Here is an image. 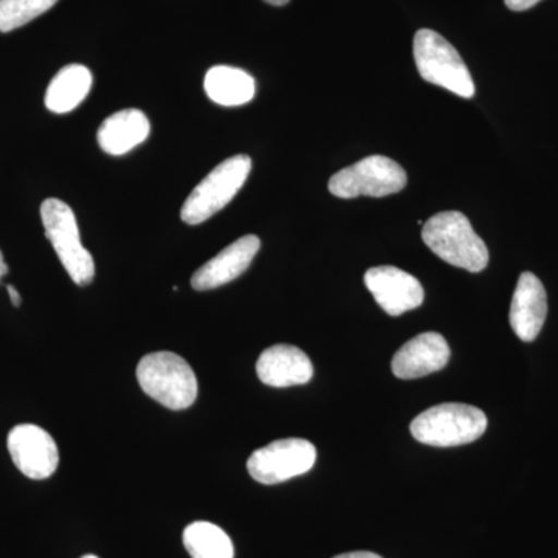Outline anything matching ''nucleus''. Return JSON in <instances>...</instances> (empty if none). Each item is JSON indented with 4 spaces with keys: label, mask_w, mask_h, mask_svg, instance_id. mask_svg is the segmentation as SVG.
<instances>
[{
    "label": "nucleus",
    "mask_w": 558,
    "mask_h": 558,
    "mask_svg": "<svg viewBox=\"0 0 558 558\" xmlns=\"http://www.w3.org/2000/svg\"><path fill=\"white\" fill-rule=\"evenodd\" d=\"M140 387L150 399L170 410H186L196 402V374L186 360L174 352H153L140 360Z\"/></svg>",
    "instance_id": "nucleus-2"
},
{
    "label": "nucleus",
    "mask_w": 558,
    "mask_h": 558,
    "mask_svg": "<svg viewBox=\"0 0 558 558\" xmlns=\"http://www.w3.org/2000/svg\"><path fill=\"white\" fill-rule=\"evenodd\" d=\"M538 2L539 0H505L506 7L512 11H526Z\"/></svg>",
    "instance_id": "nucleus-20"
},
{
    "label": "nucleus",
    "mask_w": 558,
    "mask_h": 558,
    "mask_svg": "<svg viewBox=\"0 0 558 558\" xmlns=\"http://www.w3.org/2000/svg\"><path fill=\"white\" fill-rule=\"evenodd\" d=\"M260 241L255 234H247L223 248L215 258L194 271L191 286L194 290L218 289L233 279L240 278L248 269L256 253L259 252Z\"/></svg>",
    "instance_id": "nucleus-12"
},
{
    "label": "nucleus",
    "mask_w": 558,
    "mask_h": 558,
    "mask_svg": "<svg viewBox=\"0 0 558 558\" xmlns=\"http://www.w3.org/2000/svg\"><path fill=\"white\" fill-rule=\"evenodd\" d=\"M422 240L436 256L459 269L478 274L487 267V245L462 213L442 211L429 218L422 229Z\"/></svg>",
    "instance_id": "nucleus-1"
},
{
    "label": "nucleus",
    "mask_w": 558,
    "mask_h": 558,
    "mask_svg": "<svg viewBox=\"0 0 558 558\" xmlns=\"http://www.w3.org/2000/svg\"><path fill=\"white\" fill-rule=\"evenodd\" d=\"M264 2L270 3L274 7H282L289 3V0H264Z\"/></svg>",
    "instance_id": "nucleus-24"
},
{
    "label": "nucleus",
    "mask_w": 558,
    "mask_h": 558,
    "mask_svg": "<svg viewBox=\"0 0 558 558\" xmlns=\"http://www.w3.org/2000/svg\"><path fill=\"white\" fill-rule=\"evenodd\" d=\"M413 54L418 75L435 86L461 98H473L475 83L461 54L439 33L418 31L413 40Z\"/></svg>",
    "instance_id": "nucleus-4"
},
{
    "label": "nucleus",
    "mask_w": 558,
    "mask_h": 558,
    "mask_svg": "<svg viewBox=\"0 0 558 558\" xmlns=\"http://www.w3.org/2000/svg\"><path fill=\"white\" fill-rule=\"evenodd\" d=\"M9 451L27 478L46 480L57 472L60 451L46 429L33 424L17 425L9 435Z\"/></svg>",
    "instance_id": "nucleus-9"
},
{
    "label": "nucleus",
    "mask_w": 558,
    "mask_h": 558,
    "mask_svg": "<svg viewBox=\"0 0 558 558\" xmlns=\"http://www.w3.org/2000/svg\"><path fill=\"white\" fill-rule=\"evenodd\" d=\"M333 558H381L374 553H366V550H359V553H348L341 554V556H337Z\"/></svg>",
    "instance_id": "nucleus-21"
},
{
    "label": "nucleus",
    "mask_w": 558,
    "mask_h": 558,
    "mask_svg": "<svg viewBox=\"0 0 558 558\" xmlns=\"http://www.w3.org/2000/svg\"><path fill=\"white\" fill-rule=\"evenodd\" d=\"M365 284L381 310L392 317L424 303L425 292L418 279L398 267H373L365 274Z\"/></svg>",
    "instance_id": "nucleus-10"
},
{
    "label": "nucleus",
    "mask_w": 558,
    "mask_h": 558,
    "mask_svg": "<svg viewBox=\"0 0 558 558\" xmlns=\"http://www.w3.org/2000/svg\"><path fill=\"white\" fill-rule=\"evenodd\" d=\"M252 171V160L248 156L230 157L218 165L199 185L193 190L189 199L183 204V222L199 226L226 208L234 199Z\"/></svg>",
    "instance_id": "nucleus-6"
},
{
    "label": "nucleus",
    "mask_w": 558,
    "mask_h": 558,
    "mask_svg": "<svg viewBox=\"0 0 558 558\" xmlns=\"http://www.w3.org/2000/svg\"><path fill=\"white\" fill-rule=\"evenodd\" d=\"M317 461V449L306 439L275 440L269 446L256 450L248 458L247 469L250 475L260 484L284 483L304 475L314 468Z\"/></svg>",
    "instance_id": "nucleus-8"
},
{
    "label": "nucleus",
    "mask_w": 558,
    "mask_h": 558,
    "mask_svg": "<svg viewBox=\"0 0 558 558\" xmlns=\"http://www.w3.org/2000/svg\"><path fill=\"white\" fill-rule=\"evenodd\" d=\"M407 172L398 161L369 156L343 168L329 180V191L340 199L360 196L385 197L405 189Z\"/></svg>",
    "instance_id": "nucleus-7"
},
{
    "label": "nucleus",
    "mask_w": 558,
    "mask_h": 558,
    "mask_svg": "<svg viewBox=\"0 0 558 558\" xmlns=\"http://www.w3.org/2000/svg\"><path fill=\"white\" fill-rule=\"evenodd\" d=\"M548 315L545 286L531 271L520 275L510 304L509 322L520 340L534 341L542 332Z\"/></svg>",
    "instance_id": "nucleus-13"
},
{
    "label": "nucleus",
    "mask_w": 558,
    "mask_h": 558,
    "mask_svg": "<svg viewBox=\"0 0 558 558\" xmlns=\"http://www.w3.org/2000/svg\"><path fill=\"white\" fill-rule=\"evenodd\" d=\"M418 442L432 447H458L480 439L487 429V416L476 407L442 403L418 414L410 425Z\"/></svg>",
    "instance_id": "nucleus-3"
},
{
    "label": "nucleus",
    "mask_w": 558,
    "mask_h": 558,
    "mask_svg": "<svg viewBox=\"0 0 558 558\" xmlns=\"http://www.w3.org/2000/svg\"><path fill=\"white\" fill-rule=\"evenodd\" d=\"M40 219L47 240L53 245L58 258L70 278L78 286L90 284L95 277L94 258L81 242L75 213L65 202L47 199L40 205Z\"/></svg>",
    "instance_id": "nucleus-5"
},
{
    "label": "nucleus",
    "mask_w": 558,
    "mask_h": 558,
    "mask_svg": "<svg viewBox=\"0 0 558 558\" xmlns=\"http://www.w3.org/2000/svg\"><path fill=\"white\" fill-rule=\"evenodd\" d=\"M81 558H98L97 556H84V557H81Z\"/></svg>",
    "instance_id": "nucleus-25"
},
{
    "label": "nucleus",
    "mask_w": 558,
    "mask_h": 558,
    "mask_svg": "<svg viewBox=\"0 0 558 558\" xmlns=\"http://www.w3.org/2000/svg\"><path fill=\"white\" fill-rule=\"evenodd\" d=\"M449 360L447 340L438 332H425L418 333L396 352L391 368L398 379H418L446 368Z\"/></svg>",
    "instance_id": "nucleus-11"
},
{
    "label": "nucleus",
    "mask_w": 558,
    "mask_h": 558,
    "mask_svg": "<svg viewBox=\"0 0 558 558\" xmlns=\"http://www.w3.org/2000/svg\"><path fill=\"white\" fill-rule=\"evenodd\" d=\"M5 275H9V266H7L5 260H3L2 250H0V281H2Z\"/></svg>",
    "instance_id": "nucleus-23"
},
{
    "label": "nucleus",
    "mask_w": 558,
    "mask_h": 558,
    "mask_svg": "<svg viewBox=\"0 0 558 558\" xmlns=\"http://www.w3.org/2000/svg\"><path fill=\"white\" fill-rule=\"evenodd\" d=\"M58 0H0V32L10 33L47 13Z\"/></svg>",
    "instance_id": "nucleus-19"
},
{
    "label": "nucleus",
    "mask_w": 558,
    "mask_h": 558,
    "mask_svg": "<svg viewBox=\"0 0 558 558\" xmlns=\"http://www.w3.org/2000/svg\"><path fill=\"white\" fill-rule=\"evenodd\" d=\"M204 87L209 100L226 108L247 105L253 100L256 92V83L252 75L229 65H216L209 69Z\"/></svg>",
    "instance_id": "nucleus-16"
},
{
    "label": "nucleus",
    "mask_w": 558,
    "mask_h": 558,
    "mask_svg": "<svg viewBox=\"0 0 558 558\" xmlns=\"http://www.w3.org/2000/svg\"><path fill=\"white\" fill-rule=\"evenodd\" d=\"M183 545L191 558H233V542L226 531L208 521H196L183 531Z\"/></svg>",
    "instance_id": "nucleus-18"
},
{
    "label": "nucleus",
    "mask_w": 558,
    "mask_h": 558,
    "mask_svg": "<svg viewBox=\"0 0 558 558\" xmlns=\"http://www.w3.org/2000/svg\"><path fill=\"white\" fill-rule=\"evenodd\" d=\"M148 117L138 109H124L110 116L98 131V143L110 156H123L149 137Z\"/></svg>",
    "instance_id": "nucleus-15"
},
{
    "label": "nucleus",
    "mask_w": 558,
    "mask_h": 558,
    "mask_svg": "<svg viewBox=\"0 0 558 558\" xmlns=\"http://www.w3.org/2000/svg\"><path fill=\"white\" fill-rule=\"evenodd\" d=\"M7 290H9V295L11 303H13L14 307H20L22 304L21 293L14 289V286H7Z\"/></svg>",
    "instance_id": "nucleus-22"
},
{
    "label": "nucleus",
    "mask_w": 558,
    "mask_h": 558,
    "mask_svg": "<svg viewBox=\"0 0 558 558\" xmlns=\"http://www.w3.org/2000/svg\"><path fill=\"white\" fill-rule=\"evenodd\" d=\"M256 373L269 387L288 388L307 384L314 377V366L300 348L275 344L259 355Z\"/></svg>",
    "instance_id": "nucleus-14"
},
{
    "label": "nucleus",
    "mask_w": 558,
    "mask_h": 558,
    "mask_svg": "<svg viewBox=\"0 0 558 558\" xmlns=\"http://www.w3.org/2000/svg\"><path fill=\"white\" fill-rule=\"evenodd\" d=\"M92 87L90 70L81 64L61 69L51 80L46 92L47 109L54 113H68L86 100Z\"/></svg>",
    "instance_id": "nucleus-17"
}]
</instances>
